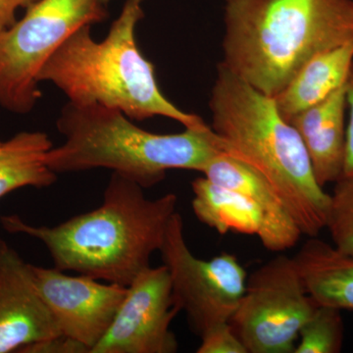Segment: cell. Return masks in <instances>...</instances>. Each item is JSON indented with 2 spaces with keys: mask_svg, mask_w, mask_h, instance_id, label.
Segmentation results:
<instances>
[{
  "mask_svg": "<svg viewBox=\"0 0 353 353\" xmlns=\"http://www.w3.org/2000/svg\"><path fill=\"white\" fill-rule=\"evenodd\" d=\"M143 188L113 173L99 208L57 226H34L18 215L0 217L11 234H24L43 243L55 268L128 287L150 267L163 245L176 212L178 197L148 199Z\"/></svg>",
  "mask_w": 353,
  "mask_h": 353,
  "instance_id": "1",
  "label": "cell"
},
{
  "mask_svg": "<svg viewBox=\"0 0 353 353\" xmlns=\"http://www.w3.org/2000/svg\"><path fill=\"white\" fill-rule=\"evenodd\" d=\"M209 108L218 150L256 172L284 201L303 236H318L326 229L330 194L316 180L303 139L274 97L221 62Z\"/></svg>",
  "mask_w": 353,
  "mask_h": 353,
  "instance_id": "2",
  "label": "cell"
},
{
  "mask_svg": "<svg viewBox=\"0 0 353 353\" xmlns=\"http://www.w3.org/2000/svg\"><path fill=\"white\" fill-rule=\"evenodd\" d=\"M222 63L271 97L308 60L353 41V0H225Z\"/></svg>",
  "mask_w": 353,
  "mask_h": 353,
  "instance_id": "3",
  "label": "cell"
},
{
  "mask_svg": "<svg viewBox=\"0 0 353 353\" xmlns=\"http://www.w3.org/2000/svg\"><path fill=\"white\" fill-rule=\"evenodd\" d=\"M145 0H126L106 38L97 41L90 26L74 32L39 72L38 81L57 85L72 103L118 109L131 120L162 116L185 128L204 121L185 112L162 94L154 67L139 51L136 29Z\"/></svg>",
  "mask_w": 353,
  "mask_h": 353,
  "instance_id": "4",
  "label": "cell"
},
{
  "mask_svg": "<svg viewBox=\"0 0 353 353\" xmlns=\"http://www.w3.org/2000/svg\"><path fill=\"white\" fill-rule=\"evenodd\" d=\"M63 145L52 148L46 162L54 173L109 169L148 189L168 171L201 172L218 152L206 123L179 134H160L134 125L118 109L68 102L57 119Z\"/></svg>",
  "mask_w": 353,
  "mask_h": 353,
  "instance_id": "5",
  "label": "cell"
},
{
  "mask_svg": "<svg viewBox=\"0 0 353 353\" xmlns=\"http://www.w3.org/2000/svg\"><path fill=\"white\" fill-rule=\"evenodd\" d=\"M103 6L101 0H38L0 32V106L31 112L41 95L39 72L74 32L105 19Z\"/></svg>",
  "mask_w": 353,
  "mask_h": 353,
  "instance_id": "6",
  "label": "cell"
},
{
  "mask_svg": "<svg viewBox=\"0 0 353 353\" xmlns=\"http://www.w3.org/2000/svg\"><path fill=\"white\" fill-rule=\"evenodd\" d=\"M317 305L294 259L279 255L248 277L229 322L248 353H294L299 332Z\"/></svg>",
  "mask_w": 353,
  "mask_h": 353,
  "instance_id": "7",
  "label": "cell"
},
{
  "mask_svg": "<svg viewBox=\"0 0 353 353\" xmlns=\"http://www.w3.org/2000/svg\"><path fill=\"white\" fill-rule=\"evenodd\" d=\"M159 252L170 275L176 307L185 312L197 336L218 323L230 321L248 282V273L236 255L221 253L210 260L196 257L185 241L178 212L169 223Z\"/></svg>",
  "mask_w": 353,
  "mask_h": 353,
  "instance_id": "8",
  "label": "cell"
},
{
  "mask_svg": "<svg viewBox=\"0 0 353 353\" xmlns=\"http://www.w3.org/2000/svg\"><path fill=\"white\" fill-rule=\"evenodd\" d=\"M179 312L168 269L148 267L128 285L112 324L90 353H175L171 324Z\"/></svg>",
  "mask_w": 353,
  "mask_h": 353,
  "instance_id": "9",
  "label": "cell"
},
{
  "mask_svg": "<svg viewBox=\"0 0 353 353\" xmlns=\"http://www.w3.org/2000/svg\"><path fill=\"white\" fill-rule=\"evenodd\" d=\"M30 269L60 334L81 343L90 353L112 324L128 287L103 284L85 275H67L55 267L30 264Z\"/></svg>",
  "mask_w": 353,
  "mask_h": 353,
  "instance_id": "10",
  "label": "cell"
},
{
  "mask_svg": "<svg viewBox=\"0 0 353 353\" xmlns=\"http://www.w3.org/2000/svg\"><path fill=\"white\" fill-rule=\"evenodd\" d=\"M59 336L32 280L30 263L9 248L0 260V353L20 352Z\"/></svg>",
  "mask_w": 353,
  "mask_h": 353,
  "instance_id": "11",
  "label": "cell"
},
{
  "mask_svg": "<svg viewBox=\"0 0 353 353\" xmlns=\"http://www.w3.org/2000/svg\"><path fill=\"white\" fill-rule=\"evenodd\" d=\"M201 173L211 182L240 192L259 208L263 216L259 238L266 250L285 252L294 248L303 236L275 190L248 165L218 152Z\"/></svg>",
  "mask_w": 353,
  "mask_h": 353,
  "instance_id": "12",
  "label": "cell"
},
{
  "mask_svg": "<svg viewBox=\"0 0 353 353\" xmlns=\"http://www.w3.org/2000/svg\"><path fill=\"white\" fill-rule=\"evenodd\" d=\"M347 83L324 101L301 111L290 122L303 139L316 180L321 187L336 183L345 166Z\"/></svg>",
  "mask_w": 353,
  "mask_h": 353,
  "instance_id": "13",
  "label": "cell"
},
{
  "mask_svg": "<svg viewBox=\"0 0 353 353\" xmlns=\"http://www.w3.org/2000/svg\"><path fill=\"white\" fill-rule=\"evenodd\" d=\"M297 270L317 304L353 310V256L334 245L309 238L294 255Z\"/></svg>",
  "mask_w": 353,
  "mask_h": 353,
  "instance_id": "14",
  "label": "cell"
},
{
  "mask_svg": "<svg viewBox=\"0 0 353 353\" xmlns=\"http://www.w3.org/2000/svg\"><path fill=\"white\" fill-rule=\"evenodd\" d=\"M353 64V41L323 51L308 60L274 97L280 113L289 121L319 103L347 83Z\"/></svg>",
  "mask_w": 353,
  "mask_h": 353,
  "instance_id": "15",
  "label": "cell"
},
{
  "mask_svg": "<svg viewBox=\"0 0 353 353\" xmlns=\"http://www.w3.org/2000/svg\"><path fill=\"white\" fill-rule=\"evenodd\" d=\"M192 210L204 225L221 234L259 236L263 216L248 197L204 176L192 183Z\"/></svg>",
  "mask_w": 353,
  "mask_h": 353,
  "instance_id": "16",
  "label": "cell"
},
{
  "mask_svg": "<svg viewBox=\"0 0 353 353\" xmlns=\"http://www.w3.org/2000/svg\"><path fill=\"white\" fill-rule=\"evenodd\" d=\"M53 148L43 132H21L7 141H0V199L25 187H50L57 182L46 162Z\"/></svg>",
  "mask_w": 353,
  "mask_h": 353,
  "instance_id": "17",
  "label": "cell"
},
{
  "mask_svg": "<svg viewBox=\"0 0 353 353\" xmlns=\"http://www.w3.org/2000/svg\"><path fill=\"white\" fill-rule=\"evenodd\" d=\"M345 325L341 309L318 304L299 332L294 353H339L343 347Z\"/></svg>",
  "mask_w": 353,
  "mask_h": 353,
  "instance_id": "18",
  "label": "cell"
},
{
  "mask_svg": "<svg viewBox=\"0 0 353 353\" xmlns=\"http://www.w3.org/2000/svg\"><path fill=\"white\" fill-rule=\"evenodd\" d=\"M329 230L334 246L339 252L353 256V178L341 176L330 194Z\"/></svg>",
  "mask_w": 353,
  "mask_h": 353,
  "instance_id": "19",
  "label": "cell"
},
{
  "mask_svg": "<svg viewBox=\"0 0 353 353\" xmlns=\"http://www.w3.org/2000/svg\"><path fill=\"white\" fill-rule=\"evenodd\" d=\"M197 353H248L230 322H221L206 330L201 336Z\"/></svg>",
  "mask_w": 353,
  "mask_h": 353,
  "instance_id": "20",
  "label": "cell"
},
{
  "mask_svg": "<svg viewBox=\"0 0 353 353\" xmlns=\"http://www.w3.org/2000/svg\"><path fill=\"white\" fill-rule=\"evenodd\" d=\"M22 353H88V350L81 343L67 338L59 336L34 343L21 350Z\"/></svg>",
  "mask_w": 353,
  "mask_h": 353,
  "instance_id": "21",
  "label": "cell"
},
{
  "mask_svg": "<svg viewBox=\"0 0 353 353\" xmlns=\"http://www.w3.org/2000/svg\"><path fill=\"white\" fill-rule=\"evenodd\" d=\"M347 101L350 114L347 125V143L343 176L353 178V64L347 81Z\"/></svg>",
  "mask_w": 353,
  "mask_h": 353,
  "instance_id": "22",
  "label": "cell"
},
{
  "mask_svg": "<svg viewBox=\"0 0 353 353\" xmlns=\"http://www.w3.org/2000/svg\"><path fill=\"white\" fill-rule=\"evenodd\" d=\"M36 0H0V32L11 27L16 19V14L20 8L29 7Z\"/></svg>",
  "mask_w": 353,
  "mask_h": 353,
  "instance_id": "23",
  "label": "cell"
},
{
  "mask_svg": "<svg viewBox=\"0 0 353 353\" xmlns=\"http://www.w3.org/2000/svg\"><path fill=\"white\" fill-rule=\"evenodd\" d=\"M9 250V246L7 245L6 241L0 239V260L2 259V257L4 256V254L7 252V250Z\"/></svg>",
  "mask_w": 353,
  "mask_h": 353,
  "instance_id": "24",
  "label": "cell"
},
{
  "mask_svg": "<svg viewBox=\"0 0 353 353\" xmlns=\"http://www.w3.org/2000/svg\"><path fill=\"white\" fill-rule=\"evenodd\" d=\"M108 1L109 0H101L102 3L103 4L108 3Z\"/></svg>",
  "mask_w": 353,
  "mask_h": 353,
  "instance_id": "25",
  "label": "cell"
}]
</instances>
